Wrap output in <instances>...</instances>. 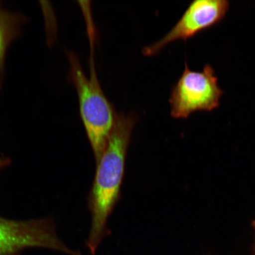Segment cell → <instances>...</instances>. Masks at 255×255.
<instances>
[{"label": "cell", "instance_id": "obj_1", "mask_svg": "<svg viewBox=\"0 0 255 255\" xmlns=\"http://www.w3.org/2000/svg\"><path fill=\"white\" fill-rule=\"evenodd\" d=\"M136 122L135 115L118 114L107 148L97 163L88 198L92 221L87 247L92 255H95L101 242L111 234L108 220L120 199L127 150Z\"/></svg>", "mask_w": 255, "mask_h": 255}, {"label": "cell", "instance_id": "obj_2", "mask_svg": "<svg viewBox=\"0 0 255 255\" xmlns=\"http://www.w3.org/2000/svg\"><path fill=\"white\" fill-rule=\"evenodd\" d=\"M93 57L91 53L88 77L78 56L68 53L70 77L77 91L80 116L97 163L107 148L118 113L101 88Z\"/></svg>", "mask_w": 255, "mask_h": 255}, {"label": "cell", "instance_id": "obj_3", "mask_svg": "<svg viewBox=\"0 0 255 255\" xmlns=\"http://www.w3.org/2000/svg\"><path fill=\"white\" fill-rule=\"evenodd\" d=\"M223 94L211 65L207 64L203 71L197 72L191 70L186 63L169 98L171 116L186 119L196 112L214 110L219 107Z\"/></svg>", "mask_w": 255, "mask_h": 255}, {"label": "cell", "instance_id": "obj_4", "mask_svg": "<svg viewBox=\"0 0 255 255\" xmlns=\"http://www.w3.org/2000/svg\"><path fill=\"white\" fill-rule=\"evenodd\" d=\"M28 248H43L69 255H83L67 247L47 219L12 221L0 217V255H14Z\"/></svg>", "mask_w": 255, "mask_h": 255}, {"label": "cell", "instance_id": "obj_5", "mask_svg": "<svg viewBox=\"0 0 255 255\" xmlns=\"http://www.w3.org/2000/svg\"><path fill=\"white\" fill-rule=\"evenodd\" d=\"M226 0H196L185 11L174 26L157 42L143 48L146 56L156 55L174 41L190 39L202 31L215 26L223 20L229 11Z\"/></svg>", "mask_w": 255, "mask_h": 255}, {"label": "cell", "instance_id": "obj_6", "mask_svg": "<svg viewBox=\"0 0 255 255\" xmlns=\"http://www.w3.org/2000/svg\"><path fill=\"white\" fill-rule=\"evenodd\" d=\"M23 21L20 15L5 10L0 4V81L4 78L7 49L18 36Z\"/></svg>", "mask_w": 255, "mask_h": 255}, {"label": "cell", "instance_id": "obj_7", "mask_svg": "<svg viewBox=\"0 0 255 255\" xmlns=\"http://www.w3.org/2000/svg\"><path fill=\"white\" fill-rule=\"evenodd\" d=\"M10 164V160L8 158H0V170L8 166Z\"/></svg>", "mask_w": 255, "mask_h": 255}, {"label": "cell", "instance_id": "obj_8", "mask_svg": "<svg viewBox=\"0 0 255 255\" xmlns=\"http://www.w3.org/2000/svg\"><path fill=\"white\" fill-rule=\"evenodd\" d=\"M253 226L255 229V221L253 223ZM254 255H255V247H254Z\"/></svg>", "mask_w": 255, "mask_h": 255}]
</instances>
